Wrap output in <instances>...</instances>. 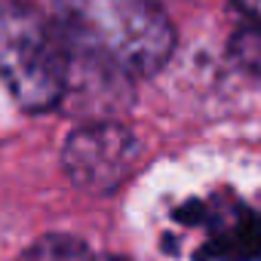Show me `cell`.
Here are the masks:
<instances>
[{
	"instance_id": "cell-5",
	"label": "cell",
	"mask_w": 261,
	"mask_h": 261,
	"mask_svg": "<svg viewBox=\"0 0 261 261\" xmlns=\"http://www.w3.org/2000/svg\"><path fill=\"white\" fill-rule=\"evenodd\" d=\"M19 261H92V255L80 240L53 233V237L37 240Z\"/></svg>"
},
{
	"instance_id": "cell-3",
	"label": "cell",
	"mask_w": 261,
	"mask_h": 261,
	"mask_svg": "<svg viewBox=\"0 0 261 261\" xmlns=\"http://www.w3.org/2000/svg\"><path fill=\"white\" fill-rule=\"evenodd\" d=\"M139 163V142L117 123H92L71 133L62 148V166L71 181L92 194L117 191Z\"/></svg>"
},
{
	"instance_id": "cell-6",
	"label": "cell",
	"mask_w": 261,
	"mask_h": 261,
	"mask_svg": "<svg viewBox=\"0 0 261 261\" xmlns=\"http://www.w3.org/2000/svg\"><path fill=\"white\" fill-rule=\"evenodd\" d=\"M230 49H233V59H237L246 71H252L255 77H261V22L243 28V31L233 37Z\"/></svg>"
},
{
	"instance_id": "cell-4",
	"label": "cell",
	"mask_w": 261,
	"mask_h": 261,
	"mask_svg": "<svg viewBox=\"0 0 261 261\" xmlns=\"http://www.w3.org/2000/svg\"><path fill=\"white\" fill-rule=\"evenodd\" d=\"M203 230V252L218 261H252L261 255V218L240 200L197 203L188 212Z\"/></svg>"
},
{
	"instance_id": "cell-2",
	"label": "cell",
	"mask_w": 261,
	"mask_h": 261,
	"mask_svg": "<svg viewBox=\"0 0 261 261\" xmlns=\"http://www.w3.org/2000/svg\"><path fill=\"white\" fill-rule=\"evenodd\" d=\"M68 49L25 0H0V77L25 111L53 108L68 86Z\"/></svg>"
},
{
	"instance_id": "cell-7",
	"label": "cell",
	"mask_w": 261,
	"mask_h": 261,
	"mask_svg": "<svg viewBox=\"0 0 261 261\" xmlns=\"http://www.w3.org/2000/svg\"><path fill=\"white\" fill-rule=\"evenodd\" d=\"M233 4H237L252 22H261V0H233Z\"/></svg>"
},
{
	"instance_id": "cell-1",
	"label": "cell",
	"mask_w": 261,
	"mask_h": 261,
	"mask_svg": "<svg viewBox=\"0 0 261 261\" xmlns=\"http://www.w3.org/2000/svg\"><path fill=\"white\" fill-rule=\"evenodd\" d=\"M56 28L68 59L129 80L160 71L175 43L151 0H56Z\"/></svg>"
},
{
	"instance_id": "cell-8",
	"label": "cell",
	"mask_w": 261,
	"mask_h": 261,
	"mask_svg": "<svg viewBox=\"0 0 261 261\" xmlns=\"http://www.w3.org/2000/svg\"><path fill=\"white\" fill-rule=\"evenodd\" d=\"M111 261H126V258H111Z\"/></svg>"
}]
</instances>
